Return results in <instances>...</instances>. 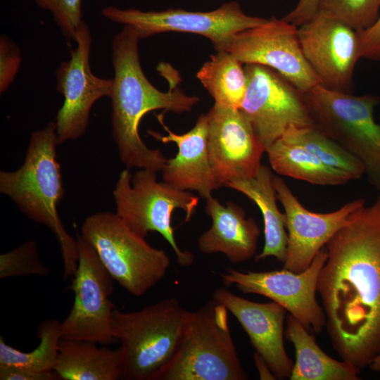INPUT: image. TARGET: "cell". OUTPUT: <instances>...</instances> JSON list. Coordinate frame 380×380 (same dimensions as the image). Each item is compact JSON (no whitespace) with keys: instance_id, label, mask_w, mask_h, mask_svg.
<instances>
[{"instance_id":"e0dca14e","label":"cell","mask_w":380,"mask_h":380,"mask_svg":"<svg viewBox=\"0 0 380 380\" xmlns=\"http://www.w3.org/2000/svg\"><path fill=\"white\" fill-rule=\"evenodd\" d=\"M273 185L286 218L288 243L283 268L294 272L306 270L351 214L365 204L364 199L359 198L330 213L312 212L301 204L279 176H273Z\"/></svg>"},{"instance_id":"ac0fdd59","label":"cell","mask_w":380,"mask_h":380,"mask_svg":"<svg viewBox=\"0 0 380 380\" xmlns=\"http://www.w3.org/2000/svg\"><path fill=\"white\" fill-rule=\"evenodd\" d=\"M213 299L236 318L256 353L267 362L277 379H289L293 362L288 356L284 343L286 310L274 301H251L222 288L215 291Z\"/></svg>"},{"instance_id":"f546056e","label":"cell","mask_w":380,"mask_h":380,"mask_svg":"<svg viewBox=\"0 0 380 380\" xmlns=\"http://www.w3.org/2000/svg\"><path fill=\"white\" fill-rule=\"evenodd\" d=\"M42 8L49 11L63 34L74 40L82 23V0H34Z\"/></svg>"},{"instance_id":"4dcf8cb0","label":"cell","mask_w":380,"mask_h":380,"mask_svg":"<svg viewBox=\"0 0 380 380\" xmlns=\"http://www.w3.org/2000/svg\"><path fill=\"white\" fill-rule=\"evenodd\" d=\"M18 46L8 36L0 37V93H4L14 81L21 65Z\"/></svg>"},{"instance_id":"44dd1931","label":"cell","mask_w":380,"mask_h":380,"mask_svg":"<svg viewBox=\"0 0 380 380\" xmlns=\"http://www.w3.org/2000/svg\"><path fill=\"white\" fill-rule=\"evenodd\" d=\"M122 365L120 347L61 338L53 372L63 380H118L122 379Z\"/></svg>"},{"instance_id":"2e32d148","label":"cell","mask_w":380,"mask_h":380,"mask_svg":"<svg viewBox=\"0 0 380 380\" xmlns=\"http://www.w3.org/2000/svg\"><path fill=\"white\" fill-rule=\"evenodd\" d=\"M209 158L220 187L255 177L265 148L239 109L215 103L206 113Z\"/></svg>"},{"instance_id":"603a6c76","label":"cell","mask_w":380,"mask_h":380,"mask_svg":"<svg viewBox=\"0 0 380 380\" xmlns=\"http://www.w3.org/2000/svg\"><path fill=\"white\" fill-rule=\"evenodd\" d=\"M286 338L296 350L291 380H357L360 369L326 354L314 336L291 315L287 316Z\"/></svg>"},{"instance_id":"1f68e13d","label":"cell","mask_w":380,"mask_h":380,"mask_svg":"<svg viewBox=\"0 0 380 380\" xmlns=\"http://www.w3.org/2000/svg\"><path fill=\"white\" fill-rule=\"evenodd\" d=\"M360 59L380 61V15L369 27L357 31Z\"/></svg>"},{"instance_id":"8992f818","label":"cell","mask_w":380,"mask_h":380,"mask_svg":"<svg viewBox=\"0 0 380 380\" xmlns=\"http://www.w3.org/2000/svg\"><path fill=\"white\" fill-rule=\"evenodd\" d=\"M301 93L314 126L356 158L369 184L380 192V125L374 118L380 98L320 84Z\"/></svg>"},{"instance_id":"83f0119b","label":"cell","mask_w":380,"mask_h":380,"mask_svg":"<svg viewBox=\"0 0 380 380\" xmlns=\"http://www.w3.org/2000/svg\"><path fill=\"white\" fill-rule=\"evenodd\" d=\"M318 11L360 31L379 18L380 0H319Z\"/></svg>"},{"instance_id":"cb8c5ba5","label":"cell","mask_w":380,"mask_h":380,"mask_svg":"<svg viewBox=\"0 0 380 380\" xmlns=\"http://www.w3.org/2000/svg\"><path fill=\"white\" fill-rule=\"evenodd\" d=\"M272 169L278 175L314 185L338 186L352 180L346 173L331 167L304 147L279 139L265 150Z\"/></svg>"},{"instance_id":"5b68a950","label":"cell","mask_w":380,"mask_h":380,"mask_svg":"<svg viewBox=\"0 0 380 380\" xmlns=\"http://www.w3.org/2000/svg\"><path fill=\"white\" fill-rule=\"evenodd\" d=\"M227 308L213 299L191 311L171 360L152 380H245Z\"/></svg>"},{"instance_id":"484cf974","label":"cell","mask_w":380,"mask_h":380,"mask_svg":"<svg viewBox=\"0 0 380 380\" xmlns=\"http://www.w3.org/2000/svg\"><path fill=\"white\" fill-rule=\"evenodd\" d=\"M61 324L55 319L43 321L37 331L39 344L31 352H23L8 345L1 336L0 366L17 367L37 372H53L61 339Z\"/></svg>"},{"instance_id":"5bb4252c","label":"cell","mask_w":380,"mask_h":380,"mask_svg":"<svg viewBox=\"0 0 380 380\" xmlns=\"http://www.w3.org/2000/svg\"><path fill=\"white\" fill-rule=\"evenodd\" d=\"M243 65L270 68L301 92L320 84L305 59L298 35V27L275 17L237 33L224 47Z\"/></svg>"},{"instance_id":"ffe728a7","label":"cell","mask_w":380,"mask_h":380,"mask_svg":"<svg viewBox=\"0 0 380 380\" xmlns=\"http://www.w3.org/2000/svg\"><path fill=\"white\" fill-rule=\"evenodd\" d=\"M205 213L211 227L198 238V247L204 254L222 253L234 264L256 255L260 229L243 208L229 201L222 205L215 198L205 199Z\"/></svg>"},{"instance_id":"7402d4cb","label":"cell","mask_w":380,"mask_h":380,"mask_svg":"<svg viewBox=\"0 0 380 380\" xmlns=\"http://www.w3.org/2000/svg\"><path fill=\"white\" fill-rule=\"evenodd\" d=\"M273 176L271 169L262 165L253 178L233 181L225 185L255 203L262 215L265 244L262 251L255 256V262L272 256L284 262L286 258L288 243L286 218L285 213H281L277 206Z\"/></svg>"},{"instance_id":"4316f807","label":"cell","mask_w":380,"mask_h":380,"mask_svg":"<svg viewBox=\"0 0 380 380\" xmlns=\"http://www.w3.org/2000/svg\"><path fill=\"white\" fill-rule=\"evenodd\" d=\"M281 138L304 147L325 165L348 174L352 180L365 175L364 167L356 158L315 126H291Z\"/></svg>"},{"instance_id":"8d00e7d4","label":"cell","mask_w":380,"mask_h":380,"mask_svg":"<svg viewBox=\"0 0 380 380\" xmlns=\"http://www.w3.org/2000/svg\"><path fill=\"white\" fill-rule=\"evenodd\" d=\"M378 122H379V124L380 125V113H379V115Z\"/></svg>"},{"instance_id":"277c9868","label":"cell","mask_w":380,"mask_h":380,"mask_svg":"<svg viewBox=\"0 0 380 380\" xmlns=\"http://www.w3.org/2000/svg\"><path fill=\"white\" fill-rule=\"evenodd\" d=\"M190 312L175 298L138 311L115 309L111 329L120 343L122 379L152 380L175 353Z\"/></svg>"},{"instance_id":"836d02e7","label":"cell","mask_w":380,"mask_h":380,"mask_svg":"<svg viewBox=\"0 0 380 380\" xmlns=\"http://www.w3.org/2000/svg\"><path fill=\"white\" fill-rule=\"evenodd\" d=\"M319 0H298L283 19L298 27L310 20L317 12Z\"/></svg>"},{"instance_id":"52a82bcc","label":"cell","mask_w":380,"mask_h":380,"mask_svg":"<svg viewBox=\"0 0 380 380\" xmlns=\"http://www.w3.org/2000/svg\"><path fill=\"white\" fill-rule=\"evenodd\" d=\"M80 236L95 250L113 280L134 296L144 295L160 281L170 265L165 251L151 246L116 213L99 212L89 216Z\"/></svg>"},{"instance_id":"d4e9b609","label":"cell","mask_w":380,"mask_h":380,"mask_svg":"<svg viewBox=\"0 0 380 380\" xmlns=\"http://www.w3.org/2000/svg\"><path fill=\"white\" fill-rule=\"evenodd\" d=\"M243 65L227 50H216L196 74L215 103L239 109L247 88Z\"/></svg>"},{"instance_id":"d6986e66","label":"cell","mask_w":380,"mask_h":380,"mask_svg":"<svg viewBox=\"0 0 380 380\" xmlns=\"http://www.w3.org/2000/svg\"><path fill=\"white\" fill-rule=\"evenodd\" d=\"M158 120L167 132L166 136L148 130V134L162 143L174 142L178 152L167 159L161 170L163 181L182 191H196L207 199L220 188L209 158L208 148V122L206 114H201L191 129L182 134L171 131L163 122V113Z\"/></svg>"},{"instance_id":"7c38bea8","label":"cell","mask_w":380,"mask_h":380,"mask_svg":"<svg viewBox=\"0 0 380 380\" xmlns=\"http://www.w3.org/2000/svg\"><path fill=\"white\" fill-rule=\"evenodd\" d=\"M327 258L326 247L303 272L274 270L241 272L229 268L220 275L223 284H235L243 293L263 296L282 306L308 331L319 334L326 325L323 308L316 299L321 269Z\"/></svg>"},{"instance_id":"ba28073f","label":"cell","mask_w":380,"mask_h":380,"mask_svg":"<svg viewBox=\"0 0 380 380\" xmlns=\"http://www.w3.org/2000/svg\"><path fill=\"white\" fill-rule=\"evenodd\" d=\"M156 173L139 169L132 177L129 169L123 170L113 191L115 213L141 237L146 238L152 232L159 233L173 249L178 264L189 266L194 256L177 245L171 219L174 210L181 209L185 213V222H189L196 213L199 197L165 181L158 182Z\"/></svg>"},{"instance_id":"8fae6325","label":"cell","mask_w":380,"mask_h":380,"mask_svg":"<svg viewBox=\"0 0 380 380\" xmlns=\"http://www.w3.org/2000/svg\"><path fill=\"white\" fill-rule=\"evenodd\" d=\"M247 88L239 111L265 150L291 126H314L302 93L274 70L245 64Z\"/></svg>"},{"instance_id":"30bf717a","label":"cell","mask_w":380,"mask_h":380,"mask_svg":"<svg viewBox=\"0 0 380 380\" xmlns=\"http://www.w3.org/2000/svg\"><path fill=\"white\" fill-rule=\"evenodd\" d=\"M78 265L71 289L74 302L61 322V338L92 341L101 346L118 343L111 329L114 304L110 299L113 279L93 247L80 234Z\"/></svg>"},{"instance_id":"d6a6232c","label":"cell","mask_w":380,"mask_h":380,"mask_svg":"<svg viewBox=\"0 0 380 380\" xmlns=\"http://www.w3.org/2000/svg\"><path fill=\"white\" fill-rule=\"evenodd\" d=\"M1 380H56L59 379L53 371L37 372L13 366H0Z\"/></svg>"},{"instance_id":"e575fe53","label":"cell","mask_w":380,"mask_h":380,"mask_svg":"<svg viewBox=\"0 0 380 380\" xmlns=\"http://www.w3.org/2000/svg\"><path fill=\"white\" fill-rule=\"evenodd\" d=\"M254 362L260 379H276L277 377L264 359L257 353L254 355Z\"/></svg>"},{"instance_id":"3957f363","label":"cell","mask_w":380,"mask_h":380,"mask_svg":"<svg viewBox=\"0 0 380 380\" xmlns=\"http://www.w3.org/2000/svg\"><path fill=\"white\" fill-rule=\"evenodd\" d=\"M56 125L50 122L32 133L23 164L0 172V191L30 220L54 234L61 251L63 278L73 277L78 265V245L64 227L57 208L65 196L56 157Z\"/></svg>"},{"instance_id":"f1b7e54d","label":"cell","mask_w":380,"mask_h":380,"mask_svg":"<svg viewBox=\"0 0 380 380\" xmlns=\"http://www.w3.org/2000/svg\"><path fill=\"white\" fill-rule=\"evenodd\" d=\"M38 254L37 243L29 240L13 250L0 255V278L49 274Z\"/></svg>"},{"instance_id":"9c48e42d","label":"cell","mask_w":380,"mask_h":380,"mask_svg":"<svg viewBox=\"0 0 380 380\" xmlns=\"http://www.w3.org/2000/svg\"><path fill=\"white\" fill-rule=\"evenodd\" d=\"M101 14L110 21L132 27L140 39L167 32H187L208 38L215 50L223 49L237 33L264 23L267 18L247 15L236 1L223 4L210 11L168 8L143 11L107 6Z\"/></svg>"},{"instance_id":"7a4b0ae2","label":"cell","mask_w":380,"mask_h":380,"mask_svg":"<svg viewBox=\"0 0 380 380\" xmlns=\"http://www.w3.org/2000/svg\"><path fill=\"white\" fill-rule=\"evenodd\" d=\"M139 37L129 26L124 25L111 44L114 70L112 106V135L121 162L129 169L138 167L161 171L167 159L159 149H151L140 137L139 123L148 112L163 109L175 113L189 112L199 101L179 87L163 92L146 78L141 66Z\"/></svg>"},{"instance_id":"d590c367","label":"cell","mask_w":380,"mask_h":380,"mask_svg":"<svg viewBox=\"0 0 380 380\" xmlns=\"http://www.w3.org/2000/svg\"><path fill=\"white\" fill-rule=\"evenodd\" d=\"M368 366L373 371L380 373V353L372 360Z\"/></svg>"},{"instance_id":"9a60e30c","label":"cell","mask_w":380,"mask_h":380,"mask_svg":"<svg viewBox=\"0 0 380 380\" xmlns=\"http://www.w3.org/2000/svg\"><path fill=\"white\" fill-rule=\"evenodd\" d=\"M303 55L320 84L351 93L355 65L360 60L357 31L319 11L298 27Z\"/></svg>"},{"instance_id":"4fadbf2b","label":"cell","mask_w":380,"mask_h":380,"mask_svg":"<svg viewBox=\"0 0 380 380\" xmlns=\"http://www.w3.org/2000/svg\"><path fill=\"white\" fill-rule=\"evenodd\" d=\"M74 41L76 46L70 59L61 62L56 71V89L63 96L55 120L58 145L76 140L86 132L93 105L102 97H110L113 89V78L99 77L91 70L92 37L84 20Z\"/></svg>"},{"instance_id":"6da1fadb","label":"cell","mask_w":380,"mask_h":380,"mask_svg":"<svg viewBox=\"0 0 380 380\" xmlns=\"http://www.w3.org/2000/svg\"><path fill=\"white\" fill-rule=\"evenodd\" d=\"M319 292L334 350L360 370L380 353V192L325 246Z\"/></svg>"}]
</instances>
